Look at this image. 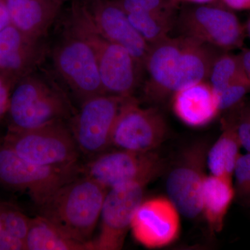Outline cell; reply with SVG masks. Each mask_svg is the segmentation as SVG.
Returning a JSON list of instances; mask_svg holds the SVG:
<instances>
[{
    "instance_id": "obj_1",
    "label": "cell",
    "mask_w": 250,
    "mask_h": 250,
    "mask_svg": "<svg viewBox=\"0 0 250 250\" xmlns=\"http://www.w3.org/2000/svg\"><path fill=\"white\" fill-rule=\"evenodd\" d=\"M217 49L187 36H167L150 45L144 62L146 95L161 100L208 80Z\"/></svg>"
},
{
    "instance_id": "obj_2",
    "label": "cell",
    "mask_w": 250,
    "mask_h": 250,
    "mask_svg": "<svg viewBox=\"0 0 250 250\" xmlns=\"http://www.w3.org/2000/svg\"><path fill=\"white\" fill-rule=\"evenodd\" d=\"M107 191L98 182L80 174L59 188L38 207L39 215L93 250V235Z\"/></svg>"
},
{
    "instance_id": "obj_3",
    "label": "cell",
    "mask_w": 250,
    "mask_h": 250,
    "mask_svg": "<svg viewBox=\"0 0 250 250\" xmlns=\"http://www.w3.org/2000/svg\"><path fill=\"white\" fill-rule=\"evenodd\" d=\"M75 113L67 92L48 72L38 69L18 81L13 88L7 113L9 131L69 121Z\"/></svg>"
},
{
    "instance_id": "obj_4",
    "label": "cell",
    "mask_w": 250,
    "mask_h": 250,
    "mask_svg": "<svg viewBox=\"0 0 250 250\" xmlns=\"http://www.w3.org/2000/svg\"><path fill=\"white\" fill-rule=\"evenodd\" d=\"M67 19L93 47L104 94L130 98L137 89L144 67L124 47L105 39L92 21L86 4L75 0Z\"/></svg>"
},
{
    "instance_id": "obj_5",
    "label": "cell",
    "mask_w": 250,
    "mask_h": 250,
    "mask_svg": "<svg viewBox=\"0 0 250 250\" xmlns=\"http://www.w3.org/2000/svg\"><path fill=\"white\" fill-rule=\"evenodd\" d=\"M62 29L51 50L54 69L81 104L104 94L98 61L90 42L66 18Z\"/></svg>"
},
{
    "instance_id": "obj_6",
    "label": "cell",
    "mask_w": 250,
    "mask_h": 250,
    "mask_svg": "<svg viewBox=\"0 0 250 250\" xmlns=\"http://www.w3.org/2000/svg\"><path fill=\"white\" fill-rule=\"evenodd\" d=\"M2 143L20 157L37 165L66 167L80 164V150L65 121L25 131H8Z\"/></svg>"
},
{
    "instance_id": "obj_7",
    "label": "cell",
    "mask_w": 250,
    "mask_h": 250,
    "mask_svg": "<svg viewBox=\"0 0 250 250\" xmlns=\"http://www.w3.org/2000/svg\"><path fill=\"white\" fill-rule=\"evenodd\" d=\"M80 174L81 164L66 167L37 165L0 144V184L27 192L37 207L59 188Z\"/></svg>"
},
{
    "instance_id": "obj_8",
    "label": "cell",
    "mask_w": 250,
    "mask_h": 250,
    "mask_svg": "<svg viewBox=\"0 0 250 250\" xmlns=\"http://www.w3.org/2000/svg\"><path fill=\"white\" fill-rule=\"evenodd\" d=\"M162 168V160L154 151L138 152L107 149L81 165V174L109 190L130 182L149 183Z\"/></svg>"
},
{
    "instance_id": "obj_9",
    "label": "cell",
    "mask_w": 250,
    "mask_h": 250,
    "mask_svg": "<svg viewBox=\"0 0 250 250\" xmlns=\"http://www.w3.org/2000/svg\"><path fill=\"white\" fill-rule=\"evenodd\" d=\"M128 98L104 94L81 104L80 109L69 120L80 154L90 159L111 147L113 126Z\"/></svg>"
},
{
    "instance_id": "obj_10",
    "label": "cell",
    "mask_w": 250,
    "mask_h": 250,
    "mask_svg": "<svg viewBox=\"0 0 250 250\" xmlns=\"http://www.w3.org/2000/svg\"><path fill=\"white\" fill-rule=\"evenodd\" d=\"M205 142L192 143L184 148L166 179L167 197L185 218L194 220L202 213V190L207 152Z\"/></svg>"
},
{
    "instance_id": "obj_11",
    "label": "cell",
    "mask_w": 250,
    "mask_h": 250,
    "mask_svg": "<svg viewBox=\"0 0 250 250\" xmlns=\"http://www.w3.org/2000/svg\"><path fill=\"white\" fill-rule=\"evenodd\" d=\"M182 36L228 51L243 45L246 29L236 15L218 6L202 4L182 11L177 20Z\"/></svg>"
},
{
    "instance_id": "obj_12",
    "label": "cell",
    "mask_w": 250,
    "mask_h": 250,
    "mask_svg": "<svg viewBox=\"0 0 250 250\" xmlns=\"http://www.w3.org/2000/svg\"><path fill=\"white\" fill-rule=\"evenodd\" d=\"M165 119L155 108H143L134 98H128L117 118L111 146L132 152H152L165 141Z\"/></svg>"
},
{
    "instance_id": "obj_13",
    "label": "cell",
    "mask_w": 250,
    "mask_h": 250,
    "mask_svg": "<svg viewBox=\"0 0 250 250\" xmlns=\"http://www.w3.org/2000/svg\"><path fill=\"white\" fill-rule=\"evenodd\" d=\"M147 182H130L109 189L100 213V230L94 250H118L124 246L133 217L144 200Z\"/></svg>"
},
{
    "instance_id": "obj_14",
    "label": "cell",
    "mask_w": 250,
    "mask_h": 250,
    "mask_svg": "<svg viewBox=\"0 0 250 250\" xmlns=\"http://www.w3.org/2000/svg\"><path fill=\"white\" fill-rule=\"evenodd\" d=\"M180 215L167 197L143 200L135 211L130 229L143 246L149 249L165 248L178 238Z\"/></svg>"
},
{
    "instance_id": "obj_15",
    "label": "cell",
    "mask_w": 250,
    "mask_h": 250,
    "mask_svg": "<svg viewBox=\"0 0 250 250\" xmlns=\"http://www.w3.org/2000/svg\"><path fill=\"white\" fill-rule=\"evenodd\" d=\"M45 39H36L10 24L0 32V74L16 82L40 67L48 53Z\"/></svg>"
},
{
    "instance_id": "obj_16",
    "label": "cell",
    "mask_w": 250,
    "mask_h": 250,
    "mask_svg": "<svg viewBox=\"0 0 250 250\" xmlns=\"http://www.w3.org/2000/svg\"><path fill=\"white\" fill-rule=\"evenodd\" d=\"M85 3L99 32L126 49L144 67L150 46L133 27L124 10L114 0H91Z\"/></svg>"
},
{
    "instance_id": "obj_17",
    "label": "cell",
    "mask_w": 250,
    "mask_h": 250,
    "mask_svg": "<svg viewBox=\"0 0 250 250\" xmlns=\"http://www.w3.org/2000/svg\"><path fill=\"white\" fill-rule=\"evenodd\" d=\"M172 96L174 114L184 124L191 127L209 124L220 112L218 95L208 81L189 85Z\"/></svg>"
},
{
    "instance_id": "obj_18",
    "label": "cell",
    "mask_w": 250,
    "mask_h": 250,
    "mask_svg": "<svg viewBox=\"0 0 250 250\" xmlns=\"http://www.w3.org/2000/svg\"><path fill=\"white\" fill-rule=\"evenodd\" d=\"M11 24L24 34L44 39L55 22L62 3L59 0H3Z\"/></svg>"
},
{
    "instance_id": "obj_19",
    "label": "cell",
    "mask_w": 250,
    "mask_h": 250,
    "mask_svg": "<svg viewBox=\"0 0 250 250\" xmlns=\"http://www.w3.org/2000/svg\"><path fill=\"white\" fill-rule=\"evenodd\" d=\"M234 199L232 178L213 174L205 177L202 190V213L212 231H222L225 217Z\"/></svg>"
},
{
    "instance_id": "obj_20",
    "label": "cell",
    "mask_w": 250,
    "mask_h": 250,
    "mask_svg": "<svg viewBox=\"0 0 250 250\" xmlns=\"http://www.w3.org/2000/svg\"><path fill=\"white\" fill-rule=\"evenodd\" d=\"M24 244L27 250H90L89 246L72 239L39 215L31 219Z\"/></svg>"
},
{
    "instance_id": "obj_21",
    "label": "cell",
    "mask_w": 250,
    "mask_h": 250,
    "mask_svg": "<svg viewBox=\"0 0 250 250\" xmlns=\"http://www.w3.org/2000/svg\"><path fill=\"white\" fill-rule=\"evenodd\" d=\"M241 147L234 129L223 125V134L207 152V165L210 174L232 178Z\"/></svg>"
},
{
    "instance_id": "obj_22",
    "label": "cell",
    "mask_w": 250,
    "mask_h": 250,
    "mask_svg": "<svg viewBox=\"0 0 250 250\" xmlns=\"http://www.w3.org/2000/svg\"><path fill=\"white\" fill-rule=\"evenodd\" d=\"M174 13H132L127 14L133 27L149 45L167 37L174 24Z\"/></svg>"
},
{
    "instance_id": "obj_23",
    "label": "cell",
    "mask_w": 250,
    "mask_h": 250,
    "mask_svg": "<svg viewBox=\"0 0 250 250\" xmlns=\"http://www.w3.org/2000/svg\"><path fill=\"white\" fill-rule=\"evenodd\" d=\"M246 77L239 55L219 53L216 56L208 75V83L216 93H220L230 83Z\"/></svg>"
},
{
    "instance_id": "obj_24",
    "label": "cell",
    "mask_w": 250,
    "mask_h": 250,
    "mask_svg": "<svg viewBox=\"0 0 250 250\" xmlns=\"http://www.w3.org/2000/svg\"><path fill=\"white\" fill-rule=\"evenodd\" d=\"M0 210L5 230L24 243L31 218L24 214L16 206L7 202L0 201Z\"/></svg>"
},
{
    "instance_id": "obj_25",
    "label": "cell",
    "mask_w": 250,
    "mask_h": 250,
    "mask_svg": "<svg viewBox=\"0 0 250 250\" xmlns=\"http://www.w3.org/2000/svg\"><path fill=\"white\" fill-rule=\"evenodd\" d=\"M229 111V116L223 121V125L234 129L241 147L250 152V102L244 103L243 100Z\"/></svg>"
},
{
    "instance_id": "obj_26",
    "label": "cell",
    "mask_w": 250,
    "mask_h": 250,
    "mask_svg": "<svg viewBox=\"0 0 250 250\" xmlns=\"http://www.w3.org/2000/svg\"><path fill=\"white\" fill-rule=\"evenodd\" d=\"M233 176L234 200L243 207L250 208V152L240 156Z\"/></svg>"
},
{
    "instance_id": "obj_27",
    "label": "cell",
    "mask_w": 250,
    "mask_h": 250,
    "mask_svg": "<svg viewBox=\"0 0 250 250\" xmlns=\"http://www.w3.org/2000/svg\"><path fill=\"white\" fill-rule=\"evenodd\" d=\"M126 14L132 13H174L173 0H114Z\"/></svg>"
},
{
    "instance_id": "obj_28",
    "label": "cell",
    "mask_w": 250,
    "mask_h": 250,
    "mask_svg": "<svg viewBox=\"0 0 250 250\" xmlns=\"http://www.w3.org/2000/svg\"><path fill=\"white\" fill-rule=\"evenodd\" d=\"M250 92V84L247 77H243L230 83L218 95L220 111H229L244 100Z\"/></svg>"
},
{
    "instance_id": "obj_29",
    "label": "cell",
    "mask_w": 250,
    "mask_h": 250,
    "mask_svg": "<svg viewBox=\"0 0 250 250\" xmlns=\"http://www.w3.org/2000/svg\"><path fill=\"white\" fill-rule=\"evenodd\" d=\"M14 84L0 74V121L7 114L10 98Z\"/></svg>"
},
{
    "instance_id": "obj_30",
    "label": "cell",
    "mask_w": 250,
    "mask_h": 250,
    "mask_svg": "<svg viewBox=\"0 0 250 250\" xmlns=\"http://www.w3.org/2000/svg\"><path fill=\"white\" fill-rule=\"evenodd\" d=\"M230 9L245 11L250 10V0H223Z\"/></svg>"
},
{
    "instance_id": "obj_31",
    "label": "cell",
    "mask_w": 250,
    "mask_h": 250,
    "mask_svg": "<svg viewBox=\"0 0 250 250\" xmlns=\"http://www.w3.org/2000/svg\"><path fill=\"white\" fill-rule=\"evenodd\" d=\"M11 24L9 12L3 0H0V32Z\"/></svg>"
},
{
    "instance_id": "obj_32",
    "label": "cell",
    "mask_w": 250,
    "mask_h": 250,
    "mask_svg": "<svg viewBox=\"0 0 250 250\" xmlns=\"http://www.w3.org/2000/svg\"><path fill=\"white\" fill-rule=\"evenodd\" d=\"M242 65L250 84V49H244L239 55Z\"/></svg>"
},
{
    "instance_id": "obj_33",
    "label": "cell",
    "mask_w": 250,
    "mask_h": 250,
    "mask_svg": "<svg viewBox=\"0 0 250 250\" xmlns=\"http://www.w3.org/2000/svg\"><path fill=\"white\" fill-rule=\"evenodd\" d=\"M174 2L177 3L179 1L182 2L191 3V4L196 5L207 4L213 2L215 0H173Z\"/></svg>"
},
{
    "instance_id": "obj_34",
    "label": "cell",
    "mask_w": 250,
    "mask_h": 250,
    "mask_svg": "<svg viewBox=\"0 0 250 250\" xmlns=\"http://www.w3.org/2000/svg\"><path fill=\"white\" fill-rule=\"evenodd\" d=\"M245 29H246V32L247 33V34H248L250 39V18L248 19V22L246 23Z\"/></svg>"
},
{
    "instance_id": "obj_35",
    "label": "cell",
    "mask_w": 250,
    "mask_h": 250,
    "mask_svg": "<svg viewBox=\"0 0 250 250\" xmlns=\"http://www.w3.org/2000/svg\"><path fill=\"white\" fill-rule=\"evenodd\" d=\"M4 230L5 229L4 225H3L2 220H1V210H0V233H2Z\"/></svg>"
},
{
    "instance_id": "obj_36",
    "label": "cell",
    "mask_w": 250,
    "mask_h": 250,
    "mask_svg": "<svg viewBox=\"0 0 250 250\" xmlns=\"http://www.w3.org/2000/svg\"><path fill=\"white\" fill-rule=\"evenodd\" d=\"M67 1V0H66ZM82 1H85V2H88V1H91V0H82Z\"/></svg>"
},
{
    "instance_id": "obj_37",
    "label": "cell",
    "mask_w": 250,
    "mask_h": 250,
    "mask_svg": "<svg viewBox=\"0 0 250 250\" xmlns=\"http://www.w3.org/2000/svg\"><path fill=\"white\" fill-rule=\"evenodd\" d=\"M59 1H61L62 3H63L65 2V1H66V0H59Z\"/></svg>"
}]
</instances>
